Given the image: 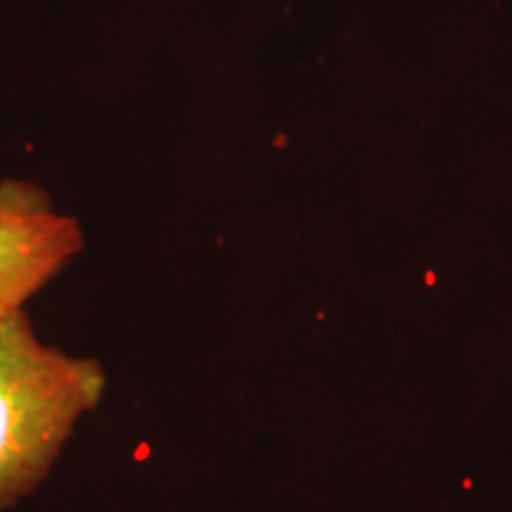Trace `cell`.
Masks as SVG:
<instances>
[{"label": "cell", "mask_w": 512, "mask_h": 512, "mask_svg": "<svg viewBox=\"0 0 512 512\" xmlns=\"http://www.w3.org/2000/svg\"><path fill=\"white\" fill-rule=\"evenodd\" d=\"M83 249V230L41 185L0 181V325L24 311Z\"/></svg>", "instance_id": "2"}, {"label": "cell", "mask_w": 512, "mask_h": 512, "mask_svg": "<svg viewBox=\"0 0 512 512\" xmlns=\"http://www.w3.org/2000/svg\"><path fill=\"white\" fill-rule=\"evenodd\" d=\"M105 392L98 358L46 344L27 311L0 325V512L46 482L79 420Z\"/></svg>", "instance_id": "1"}]
</instances>
